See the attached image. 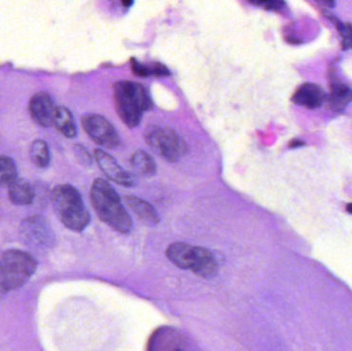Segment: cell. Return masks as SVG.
<instances>
[{
  "instance_id": "6da1fadb",
  "label": "cell",
  "mask_w": 352,
  "mask_h": 351,
  "mask_svg": "<svg viewBox=\"0 0 352 351\" xmlns=\"http://www.w3.org/2000/svg\"><path fill=\"white\" fill-rule=\"evenodd\" d=\"M93 207L102 222L113 230L128 234L132 230L131 218L113 187L102 179H97L91 188Z\"/></svg>"
},
{
  "instance_id": "7a4b0ae2",
  "label": "cell",
  "mask_w": 352,
  "mask_h": 351,
  "mask_svg": "<svg viewBox=\"0 0 352 351\" xmlns=\"http://www.w3.org/2000/svg\"><path fill=\"white\" fill-rule=\"evenodd\" d=\"M116 109L122 121L130 128L136 127L142 115L153 107L150 95L142 84L121 80L113 86Z\"/></svg>"
},
{
  "instance_id": "3957f363",
  "label": "cell",
  "mask_w": 352,
  "mask_h": 351,
  "mask_svg": "<svg viewBox=\"0 0 352 351\" xmlns=\"http://www.w3.org/2000/svg\"><path fill=\"white\" fill-rule=\"evenodd\" d=\"M52 203L62 224L74 231L82 232L90 224V214L80 192L70 185H60L52 192Z\"/></svg>"
},
{
  "instance_id": "277c9868",
  "label": "cell",
  "mask_w": 352,
  "mask_h": 351,
  "mask_svg": "<svg viewBox=\"0 0 352 351\" xmlns=\"http://www.w3.org/2000/svg\"><path fill=\"white\" fill-rule=\"evenodd\" d=\"M37 269L32 256L19 249H10L0 256V293L24 286Z\"/></svg>"
},
{
  "instance_id": "5b68a950",
  "label": "cell",
  "mask_w": 352,
  "mask_h": 351,
  "mask_svg": "<svg viewBox=\"0 0 352 351\" xmlns=\"http://www.w3.org/2000/svg\"><path fill=\"white\" fill-rule=\"evenodd\" d=\"M166 256L177 267L190 270L201 278H211L217 275V263L215 258L203 247L176 242L167 249Z\"/></svg>"
},
{
  "instance_id": "8992f818",
  "label": "cell",
  "mask_w": 352,
  "mask_h": 351,
  "mask_svg": "<svg viewBox=\"0 0 352 351\" xmlns=\"http://www.w3.org/2000/svg\"><path fill=\"white\" fill-rule=\"evenodd\" d=\"M146 141L156 154L169 162L180 160L188 152L184 140L169 128H153L146 134Z\"/></svg>"
},
{
  "instance_id": "52a82bcc",
  "label": "cell",
  "mask_w": 352,
  "mask_h": 351,
  "mask_svg": "<svg viewBox=\"0 0 352 351\" xmlns=\"http://www.w3.org/2000/svg\"><path fill=\"white\" fill-rule=\"evenodd\" d=\"M82 125L86 133L99 146L115 148L121 144L119 134L102 115L95 113L86 115L82 119Z\"/></svg>"
},
{
  "instance_id": "ba28073f",
  "label": "cell",
  "mask_w": 352,
  "mask_h": 351,
  "mask_svg": "<svg viewBox=\"0 0 352 351\" xmlns=\"http://www.w3.org/2000/svg\"><path fill=\"white\" fill-rule=\"evenodd\" d=\"M23 240L31 247L45 249L54 243V235L45 218L33 216L23 220L21 225Z\"/></svg>"
},
{
  "instance_id": "9c48e42d",
  "label": "cell",
  "mask_w": 352,
  "mask_h": 351,
  "mask_svg": "<svg viewBox=\"0 0 352 351\" xmlns=\"http://www.w3.org/2000/svg\"><path fill=\"white\" fill-rule=\"evenodd\" d=\"M95 159L97 164L100 167L102 172L104 173L107 179H111L113 183L118 185H124V187H133L135 185V179L132 177L131 173L124 170L117 161L109 156L107 152L102 150H96L94 152Z\"/></svg>"
},
{
  "instance_id": "30bf717a",
  "label": "cell",
  "mask_w": 352,
  "mask_h": 351,
  "mask_svg": "<svg viewBox=\"0 0 352 351\" xmlns=\"http://www.w3.org/2000/svg\"><path fill=\"white\" fill-rule=\"evenodd\" d=\"M57 109L51 96L45 92L36 93L29 103L31 117L43 127L54 126Z\"/></svg>"
},
{
  "instance_id": "8fae6325",
  "label": "cell",
  "mask_w": 352,
  "mask_h": 351,
  "mask_svg": "<svg viewBox=\"0 0 352 351\" xmlns=\"http://www.w3.org/2000/svg\"><path fill=\"white\" fill-rule=\"evenodd\" d=\"M184 348H186L184 338L179 332L173 328H159L148 340V350H184Z\"/></svg>"
},
{
  "instance_id": "7c38bea8",
  "label": "cell",
  "mask_w": 352,
  "mask_h": 351,
  "mask_svg": "<svg viewBox=\"0 0 352 351\" xmlns=\"http://www.w3.org/2000/svg\"><path fill=\"white\" fill-rule=\"evenodd\" d=\"M324 99L326 95L322 87L314 82L301 84L293 96V101L296 104L307 109H318L324 103Z\"/></svg>"
},
{
  "instance_id": "4fadbf2b",
  "label": "cell",
  "mask_w": 352,
  "mask_h": 351,
  "mask_svg": "<svg viewBox=\"0 0 352 351\" xmlns=\"http://www.w3.org/2000/svg\"><path fill=\"white\" fill-rule=\"evenodd\" d=\"M8 189V198L16 205H30L34 200V187L24 179H16Z\"/></svg>"
},
{
  "instance_id": "5bb4252c",
  "label": "cell",
  "mask_w": 352,
  "mask_h": 351,
  "mask_svg": "<svg viewBox=\"0 0 352 351\" xmlns=\"http://www.w3.org/2000/svg\"><path fill=\"white\" fill-rule=\"evenodd\" d=\"M126 202L130 210L135 212L136 216L148 226H154L160 222L158 214L155 208L148 202L144 201L135 196H127Z\"/></svg>"
},
{
  "instance_id": "9a60e30c",
  "label": "cell",
  "mask_w": 352,
  "mask_h": 351,
  "mask_svg": "<svg viewBox=\"0 0 352 351\" xmlns=\"http://www.w3.org/2000/svg\"><path fill=\"white\" fill-rule=\"evenodd\" d=\"M54 126L56 129L67 138H74L76 135V126L72 113L65 107H58Z\"/></svg>"
},
{
  "instance_id": "2e32d148",
  "label": "cell",
  "mask_w": 352,
  "mask_h": 351,
  "mask_svg": "<svg viewBox=\"0 0 352 351\" xmlns=\"http://www.w3.org/2000/svg\"><path fill=\"white\" fill-rule=\"evenodd\" d=\"M131 165L138 174L152 177L156 173V163L150 155L142 150H138L132 156Z\"/></svg>"
},
{
  "instance_id": "e0dca14e",
  "label": "cell",
  "mask_w": 352,
  "mask_h": 351,
  "mask_svg": "<svg viewBox=\"0 0 352 351\" xmlns=\"http://www.w3.org/2000/svg\"><path fill=\"white\" fill-rule=\"evenodd\" d=\"M352 101V91L346 84H335L332 88L330 97H329V102L331 107L340 111L344 109L349 102Z\"/></svg>"
},
{
  "instance_id": "ac0fdd59",
  "label": "cell",
  "mask_w": 352,
  "mask_h": 351,
  "mask_svg": "<svg viewBox=\"0 0 352 351\" xmlns=\"http://www.w3.org/2000/svg\"><path fill=\"white\" fill-rule=\"evenodd\" d=\"M131 69L138 76H167L170 71L161 63L142 64L136 60L131 61Z\"/></svg>"
},
{
  "instance_id": "d6986e66",
  "label": "cell",
  "mask_w": 352,
  "mask_h": 351,
  "mask_svg": "<svg viewBox=\"0 0 352 351\" xmlns=\"http://www.w3.org/2000/svg\"><path fill=\"white\" fill-rule=\"evenodd\" d=\"M32 162L39 168H47L51 161L49 146L45 140L37 139L33 141L30 148Z\"/></svg>"
},
{
  "instance_id": "ffe728a7",
  "label": "cell",
  "mask_w": 352,
  "mask_h": 351,
  "mask_svg": "<svg viewBox=\"0 0 352 351\" xmlns=\"http://www.w3.org/2000/svg\"><path fill=\"white\" fill-rule=\"evenodd\" d=\"M18 179L16 163L6 156H0V188H8Z\"/></svg>"
},
{
  "instance_id": "44dd1931",
  "label": "cell",
  "mask_w": 352,
  "mask_h": 351,
  "mask_svg": "<svg viewBox=\"0 0 352 351\" xmlns=\"http://www.w3.org/2000/svg\"><path fill=\"white\" fill-rule=\"evenodd\" d=\"M334 22L340 33L343 49H352V25L339 20H335Z\"/></svg>"
},
{
  "instance_id": "7402d4cb",
  "label": "cell",
  "mask_w": 352,
  "mask_h": 351,
  "mask_svg": "<svg viewBox=\"0 0 352 351\" xmlns=\"http://www.w3.org/2000/svg\"><path fill=\"white\" fill-rule=\"evenodd\" d=\"M248 1L268 10H279L285 6L283 0H248Z\"/></svg>"
},
{
  "instance_id": "603a6c76",
  "label": "cell",
  "mask_w": 352,
  "mask_h": 351,
  "mask_svg": "<svg viewBox=\"0 0 352 351\" xmlns=\"http://www.w3.org/2000/svg\"><path fill=\"white\" fill-rule=\"evenodd\" d=\"M74 152H76V159L80 161V164L84 166H91L92 165V157L89 154L86 148L82 146H74Z\"/></svg>"
},
{
  "instance_id": "cb8c5ba5",
  "label": "cell",
  "mask_w": 352,
  "mask_h": 351,
  "mask_svg": "<svg viewBox=\"0 0 352 351\" xmlns=\"http://www.w3.org/2000/svg\"><path fill=\"white\" fill-rule=\"evenodd\" d=\"M316 1L320 2L322 5L330 8H334L335 3H336V0H316Z\"/></svg>"
},
{
  "instance_id": "d4e9b609",
  "label": "cell",
  "mask_w": 352,
  "mask_h": 351,
  "mask_svg": "<svg viewBox=\"0 0 352 351\" xmlns=\"http://www.w3.org/2000/svg\"><path fill=\"white\" fill-rule=\"evenodd\" d=\"M303 141H299V140H295V141L292 142L291 144V148H298V146H304Z\"/></svg>"
},
{
  "instance_id": "484cf974",
  "label": "cell",
  "mask_w": 352,
  "mask_h": 351,
  "mask_svg": "<svg viewBox=\"0 0 352 351\" xmlns=\"http://www.w3.org/2000/svg\"><path fill=\"white\" fill-rule=\"evenodd\" d=\"M134 0H121L122 4H123L125 8H129L133 4Z\"/></svg>"
},
{
  "instance_id": "4316f807",
  "label": "cell",
  "mask_w": 352,
  "mask_h": 351,
  "mask_svg": "<svg viewBox=\"0 0 352 351\" xmlns=\"http://www.w3.org/2000/svg\"><path fill=\"white\" fill-rule=\"evenodd\" d=\"M347 212H349V214H352V203L349 204V205L346 206Z\"/></svg>"
}]
</instances>
